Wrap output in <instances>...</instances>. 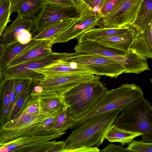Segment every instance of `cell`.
<instances>
[{
  "label": "cell",
  "mask_w": 152,
  "mask_h": 152,
  "mask_svg": "<svg viewBox=\"0 0 152 152\" xmlns=\"http://www.w3.org/2000/svg\"><path fill=\"white\" fill-rule=\"evenodd\" d=\"M63 110H59L51 114L39 112L38 102L30 97L17 117L0 126V144L24 136L56 133L53 126Z\"/></svg>",
  "instance_id": "obj_1"
},
{
  "label": "cell",
  "mask_w": 152,
  "mask_h": 152,
  "mask_svg": "<svg viewBox=\"0 0 152 152\" xmlns=\"http://www.w3.org/2000/svg\"><path fill=\"white\" fill-rule=\"evenodd\" d=\"M121 110L95 116L73 130L64 141L65 152H99L109 128Z\"/></svg>",
  "instance_id": "obj_2"
},
{
  "label": "cell",
  "mask_w": 152,
  "mask_h": 152,
  "mask_svg": "<svg viewBox=\"0 0 152 152\" xmlns=\"http://www.w3.org/2000/svg\"><path fill=\"white\" fill-rule=\"evenodd\" d=\"M143 96L140 87L134 83L124 84L108 90L88 112L74 121L70 129L74 130L89 119L100 114L122 109Z\"/></svg>",
  "instance_id": "obj_3"
},
{
  "label": "cell",
  "mask_w": 152,
  "mask_h": 152,
  "mask_svg": "<svg viewBox=\"0 0 152 152\" xmlns=\"http://www.w3.org/2000/svg\"><path fill=\"white\" fill-rule=\"evenodd\" d=\"M100 79L96 75L75 86L64 95V101L74 121L90 111L108 91Z\"/></svg>",
  "instance_id": "obj_4"
},
{
  "label": "cell",
  "mask_w": 152,
  "mask_h": 152,
  "mask_svg": "<svg viewBox=\"0 0 152 152\" xmlns=\"http://www.w3.org/2000/svg\"><path fill=\"white\" fill-rule=\"evenodd\" d=\"M121 111L112 124L125 130L141 133L142 141L152 142V107L148 101L143 96Z\"/></svg>",
  "instance_id": "obj_5"
},
{
  "label": "cell",
  "mask_w": 152,
  "mask_h": 152,
  "mask_svg": "<svg viewBox=\"0 0 152 152\" xmlns=\"http://www.w3.org/2000/svg\"><path fill=\"white\" fill-rule=\"evenodd\" d=\"M96 76L88 73L45 75L33 82L30 95L40 96L58 95L64 96L77 85L90 80Z\"/></svg>",
  "instance_id": "obj_6"
},
{
  "label": "cell",
  "mask_w": 152,
  "mask_h": 152,
  "mask_svg": "<svg viewBox=\"0 0 152 152\" xmlns=\"http://www.w3.org/2000/svg\"><path fill=\"white\" fill-rule=\"evenodd\" d=\"M69 54L53 51L41 57L7 68L0 72V76L4 81L10 79H28L36 82L44 77L45 75L34 70L65 60Z\"/></svg>",
  "instance_id": "obj_7"
},
{
  "label": "cell",
  "mask_w": 152,
  "mask_h": 152,
  "mask_svg": "<svg viewBox=\"0 0 152 152\" xmlns=\"http://www.w3.org/2000/svg\"><path fill=\"white\" fill-rule=\"evenodd\" d=\"M66 133L21 137L0 144V152H55L59 141L53 140Z\"/></svg>",
  "instance_id": "obj_8"
},
{
  "label": "cell",
  "mask_w": 152,
  "mask_h": 152,
  "mask_svg": "<svg viewBox=\"0 0 152 152\" xmlns=\"http://www.w3.org/2000/svg\"><path fill=\"white\" fill-rule=\"evenodd\" d=\"M66 61L82 65L99 76L117 78L125 71L124 67L116 61L97 54L75 52L70 53Z\"/></svg>",
  "instance_id": "obj_9"
},
{
  "label": "cell",
  "mask_w": 152,
  "mask_h": 152,
  "mask_svg": "<svg viewBox=\"0 0 152 152\" xmlns=\"http://www.w3.org/2000/svg\"><path fill=\"white\" fill-rule=\"evenodd\" d=\"M143 0H119L110 13L101 18L99 27L121 28L130 27Z\"/></svg>",
  "instance_id": "obj_10"
},
{
  "label": "cell",
  "mask_w": 152,
  "mask_h": 152,
  "mask_svg": "<svg viewBox=\"0 0 152 152\" xmlns=\"http://www.w3.org/2000/svg\"><path fill=\"white\" fill-rule=\"evenodd\" d=\"M80 13V10L75 7L46 2L33 19L34 29L33 34L38 33L63 19L76 18Z\"/></svg>",
  "instance_id": "obj_11"
},
{
  "label": "cell",
  "mask_w": 152,
  "mask_h": 152,
  "mask_svg": "<svg viewBox=\"0 0 152 152\" xmlns=\"http://www.w3.org/2000/svg\"><path fill=\"white\" fill-rule=\"evenodd\" d=\"M100 17L88 7L83 5L81 9V13L74 22L52 39L53 44L67 42L75 39L84 32L97 26Z\"/></svg>",
  "instance_id": "obj_12"
},
{
  "label": "cell",
  "mask_w": 152,
  "mask_h": 152,
  "mask_svg": "<svg viewBox=\"0 0 152 152\" xmlns=\"http://www.w3.org/2000/svg\"><path fill=\"white\" fill-rule=\"evenodd\" d=\"M53 45L51 40H41L16 56L10 62L7 68L17 66L49 54L53 51L52 50Z\"/></svg>",
  "instance_id": "obj_13"
},
{
  "label": "cell",
  "mask_w": 152,
  "mask_h": 152,
  "mask_svg": "<svg viewBox=\"0 0 152 152\" xmlns=\"http://www.w3.org/2000/svg\"><path fill=\"white\" fill-rule=\"evenodd\" d=\"M137 34L136 32L99 38L93 41L108 48L117 53L124 55L130 50Z\"/></svg>",
  "instance_id": "obj_14"
},
{
  "label": "cell",
  "mask_w": 152,
  "mask_h": 152,
  "mask_svg": "<svg viewBox=\"0 0 152 152\" xmlns=\"http://www.w3.org/2000/svg\"><path fill=\"white\" fill-rule=\"evenodd\" d=\"M24 29L32 31L33 32L34 29L33 19L18 15L10 25L5 27L0 36V45L7 44L17 40L18 34Z\"/></svg>",
  "instance_id": "obj_15"
},
{
  "label": "cell",
  "mask_w": 152,
  "mask_h": 152,
  "mask_svg": "<svg viewBox=\"0 0 152 152\" xmlns=\"http://www.w3.org/2000/svg\"><path fill=\"white\" fill-rule=\"evenodd\" d=\"M40 40L32 39L28 43L22 44L17 40L7 44L0 45V72L6 69L10 62L18 55Z\"/></svg>",
  "instance_id": "obj_16"
},
{
  "label": "cell",
  "mask_w": 152,
  "mask_h": 152,
  "mask_svg": "<svg viewBox=\"0 0 152 152\" xmlns=\"http://www.w3.org/2000/svg\"><path fill=\"white\" fill-rule=\"evenodd\" d=\"M130 50L143 59H152V22L144 31L136 34Z\"/></svg>",
  "instance_id": "obj_17"
},
{
  "label": "cell",
  "mask_w": 152,
  "mask_h": 152,
  "mask_svg": "<svg viewBox=\"0 0 152 152\" xmlns=\"http://www.w3.org/2000/svg\"><path fill=\"white\" fill-rule=\"evenodd\" d=\"M34 71L41 73L45 75L83 73L93 74L87 67L82 65L65 60Z\"/></svg>",
  "instance_id": "obj_18"
},
{
  "label": "cell",
  "mask_w": 152,
  "mask_h": 152,
  "mask_svg": "<svg viewBox=\"0 0 152 152\" xmlns=\"http://www.w3.org/2000/svg\"><path fill=\"white\" fill-rule=\"evenodd\" d=\"M134 32L135 31L130 27L121 28H107L99 27L85 31L75 39H77L78 43H81L93 41L99 38Z\"/></svg>",
  "instance_id": "obj_19"
},
{
  "label": "cell",
  "mask_w": 152,
  "mask_h": 152,
  "mask_svg": "<svg viewBox=\"0 0 152 152\" xmlns=\"http://www.w3.org/2000/svg\"><path fill=\"white\" fill-rule=\"evenodd\" d=\"M11 15L16 12L20 17L34 18L47 2L44 0H12Z\"/></svg>",
  "instance_id": "obj_20"
},
{
  "label": "cell",
  "mask_w": 152,
  "mask_h": 152,
  "mask_svg": "<svg viewBox=\"0 0 152 152\" xmlns=\"http://www.w3.org/2000/svg\"><path fill=\"white\" fill-rule=\"evenodd\" d=\"M152 22V0H143L131 27L137 34L144 31Z\"/></svg>",
  "instance_id": "obj_21"
},
{
  "label": "cell",
  "mask_w": 152,
  "mask_h": 152,
  "mask_svg": "<svg viewBox=\"0 0 152 152\" xmlns=\"http://www.w3.org/2000/svg\"><path fill=\"white\" fill-rule=\"evenodd\" d=\"M40 111L51 114L61 109L69 107L64 96L58 95L38 96Z\"/></svg>",
  "instance_id": "obj_22"
},
{
  "label": "cell",
  "mask_w": 152,
  "mask_h": 152,
  "mask_svg": "<svg viewBox=\"0 0 152 152\" xmlns=\"http://www.w3.org/2000/svg\"><path fill=\"white\" fill-rule=\"evenodd\" d=\"M77 17L67 18L60 21L37 33L33 37V39L36 40H51L72 25Z\"/></svg>",
  "instance_id": "obj_23"
},
{
  "label": "cell",
  "mask_w": 152,
  "mask_h": 152,
  "mask_svg": "<svg viewBox=\"0 0 152 152\" xmlns=\"http://www.w3.org/2000/svg\"><path fill=\"white\" fill-rule=\"evenodd\" d=\"M142 134L125 130L112 124L107 131L105 138L111 142H118L122 146L131 143L135 137Z\"/></svg>",
  "instance_id": "obj_24"
},
{
  "label": "cell",
  "mask_w": 152,
  "mask_h": 152,
  "mask_svg": "<svg viewBox=\"0 0 152 152\" xmlns=\"http://www.w3.org/2000/svg\"><path fill=\"white\" fill-rule=\"evenodd\" d=\"M0 82V126L4 124L7 118L10 103V92L13 79Z\"/></svg>",
  "instance_id": "obj_25"
},
{
  "label": "cell",
  "mask_w": 152,
  "mask_h": 152,
  "mask_svg": "<svg viewBox=\"0 0 152 152\" xmlns=\"http://www.w3.org/2000/svg\"><path fill=\"white\" fill-rule=\"evenodd\" d=\"M33 84V81L32 80L17 99L11 112L7 116L5 123L15 119L19 115L30 96Z\"/></svg>",
  "instance_id": "obj_26"
},
{
  "label": "cell",
  "mask_w": 152,
  "mask_h": 152,
  "mask_svg": "<svg viewBox=\"0 0 152 152\" xmlns=\"http://www.w3.org/2000/svg\"><path fill=\"white\" fill-rule=\"evenodd\" d=\"M68 107L65 108L55 121L53 129L56 133L66 132L74 122Z\"/></svg>",
  "instance_id": "obj_27"
},
{
  "label": "cell",
  "mask_w": 152,
  "mask_h": 152,
  "mask_svg": "<svg viewBox=\"0 0 152 152\" xmlns=\"http://www.w3.org/2000/svg\"><path fill=\"white\" fill-rule=\"evenodd\" d=\"M12 0H0V36L7 24L12 21L10 18Z\"/></svg>",
  "instance_id": "obj_28"
},
{
  "label": "cell",
  "mask_w": 152,
  "mask_h": 152,
  "mask_svg": "<svg viewBox=\"0 0 152 152\" xmlns=\"http://www.w3.org/2000/svg\"><path fill=\"white\" fill-rule=\"evenodd\" d=\"M126 148L131 152H152V142L133 140Z\"/></svg>",
  "instance_id": "obj_29"
},
{
  "label": "cell",
  "mask_w": 152,
  "mask_h": 152,
  "mask_svg": "<svg viewBox=\"0 0 152 152\" xmlns=\"http://www.w3.org/2000/svg\"><path fill=\"white\" fill-rule=\"evenodd\" d=\"M32 81L28 79L16 80L15 85V102Z\"/></svg>",
  "instance_id": "obj_30"
},
{
  "label": "cell",
  "mask_w": 152,
  "mask_h": 152,
  "mask_svg": "<svg viewBox=\"0 0 152 152\" xmlns=\"http://www.w3.org/2000/svg\"><path fill=\"white\" fill-rule=\"evenodd\" d=\"M119 0H108L97 14L101 18L106 16Z\"/></svg>",
  "instance_id": "obj_31"
},
{
  "label": "cell",
  "mask_w": 152,
  "mask_h": 152,
  "mask_svg": "<svg viewBox=\"0 0 152 152\" xmlns=\"http://www.w3.org/2000/svg\"><path fill=\"white\" fill-rule=\"evenodd\" d=\"M32 32L26 30L24 29L18 34L17 40L22 44H26L30 42L33 39Z\"/></svg>",
  "instance_id": "obj_32"
},
{
  "label": "cell",
  "mask_w": 152,
  "mask_h": 152,
  "mask_svg": "<svg viewBox=\"0 0 152 152\" xmlns=\"http://www.w3.org/2000/svg\"><path fill=\"white\" fill-rule=\"evenodd\" d=\"M87 6L97 14L100 10L103 0H82Z\"/></svg>",
  "instance_id": "obj_33"
},
{
  "label": "cell",
  "mask_w": 152,
  "mask_h": 152,
  "mask_svg": "<svg viewBox=\"0 0 152 152\" xmlns=\"http://www.w3.org/2000/svg\"><path fill=\"white\" fill-rule=\"evenodd\" d=\"M103 152H128L131 151L126 148H124L120 145H115L110 143L106 146L104 149L100 151Z\"/></svg>",
  "instance_id": "obj_34"
},
{
  "label": "cell",
  "mask_w": 152,
  "mask_h": 152,
  "mask_svg": "<svg viewBox=\"0 0 152 152\" xmlns=\"http://www.w3.org/2000/svg\"><path fill=\"white\" fill-rule=\"evenodd\" d=\"M44 0L46 2H47L51 4H56L65 6L69 7H75L80 10L79 8L74 4V3L72 1V0Z\"/></svg>",
  "instance_id": "obj_35"
},
{
  "label": "cell",
  "mask_w": 152,
  "mask_h": 152,
  "mask_svg": "<svg viewBox=\"0 0 152 152\" xmlns=\"http://www.w3.org/2000/svg\"><path fill=\"white\" fill-rule=\"evenodd\" d=\"M16 80L13 79L10 92V103L8 115L11 112L15 102V85ZM7 115V116H8Z\"/></svg>",
  "instance_id": "obj_36"
},
{
  "label": "cell",
  "mask_w": 152,
  "mask_h": 152,
  "mask_svg": "<svg viewBox=\"0 0 152 152\" xmlns=\"http://www.w3.org/2000/svg\"><path fill=\"white\" fill-rule=\"evenodd\" d=\"M72 1L80 9L81 11V9L84 3L82 0H72Z\"/></svg>",
  "instance_id": "obj_37"
},
{
  "label": "cell",
  "mask_w": 152,
  "mask_h": 152,
  "mask_svg": "<svg viewBox=\"0 0 152 152\" xmlns=\"http://www.w3.org/2000/svg\"><path fill=\"white\" fill-rule=\"evenodd\" d=\"M150 81H151V83H152V78L151 79Z\"/></svg>",
  "instance_id": "obj_38"
}]
</instances>
